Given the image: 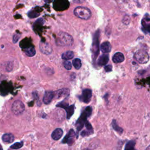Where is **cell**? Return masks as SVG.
I'll return each mask as SVG.
<instances>
[{
  "instance_id": "1",
  "label": "cell",
  "mask_w": 150,
  "mask_h": 150,
  "mask_svg": "<svg viewBox=\"0 0 150 150\" xmlns=\"http://www.w3.org/2000/svg\"><path fill=\"white\" fill-rule=\"evenodd\" d=\"M73 37L64 32H60L56 40V45L60 46H70L73 44Z\"/></svg>"
},
{
  "instance_id": "2",
  "label": "cell",
  "mask_w": 150,
  "mask_h": 150,
  "mask_svg": "<svg viewBox=\"0 0 150 150\" xmlns=\"http://www.w3.org/2000/svg\"><path fill=\"white\" fill-rule=\"evenodd\" d=\"M74 14L78 18L84 20L90 19L92 16V12L90 10L85 7H77L74 9Z\"/></svg>"
},
{
  "instance_id": "3",
  "label": "cell",
  "mask_w": 150,
  "mask_h": 150,
  "mask_svg": "<svg viewBox=\"0 0 150 150\" xmlns=\"http://www.w3.org/2000/svg\"><path fill=\"white\" fill-rule=\"evenodd\" d=\"M92 108L91 107H87L83 113L82 114L79 119L77 121L76 123V127L78 131H80L83 127L84 124L86 121L87 118L90 116L92 114Z\"/></svg>"
},
{
  "instance_id": "4",
  "label": "cell",
  "mask_w": 150,
  "mask_h": 150,
  "mask_svg": "<svg viewBox=\"0 0 150 150\" xmlns=\"http://www.w3.org/2000/svg\"><path fill=\"white\" fill-rule=\"evenodd\" d=\"M134 59L141 64H145L149 61V56L147 52L139 51L135 54Z\"/></svg>"
},
{
  "instance_id": "5",
  "label": "cell",
  "mask_w": 150,
  "mask_h": 150,
  "mask_svg": "<svg viewBox=\"0 0 150 150\" xmlns=\"http://www.w3.org/2000/svg\"><path fill=\"white\" fill-rule=\"evenodd\" d=\"M25 105L20 100L14 102L12 105V111L16 116L21 115L25 110Z\"/></svg>"
},
{
  "instance_id": "6",
  "label": "cell",
  "mask_w": 150,
  "mask_h": 150,
  "mask_svg": "<svg viewBox=\"0 0 150 150\" xmlns=\"http://www.w3.org/2000/svg\"><path fill=\"white\" fill-rule=\"evenodd\" d=\"M92 96V91L90 89H86L82 91V94L80 98L83 102L85 103H88L91 100Z\"/></svg>"
},
{
  "instance_id": "7",
  "label": "cell",
  "mask_w": 150,
  "mask_h": 150,
  "mask_svg": "<svg viewBox=\"0 0 150 150\" xmlns=\"http://www.w3.org/2000/svg\"><path fill=\"white\" fill-rule=\"evenodd\" d=\"M40 49L41 52L45 55H50L52 52V48L48 43L41 42L40 44Z\"/></svg>"
},
{
  "instance_id": "8",
  "label": "cell",
  "mask_w": 150,
  "mask_h": 150,
  "mask_svg": "<svg viewBox=\"0 0 150 150\" xmlns=\"http://www.w3.org/2000/svg\"><path fill=\"white\" fill-rule=\"evenodd\" d=\"M55 96V93L52 91H46L43 98V102L45 104H48L52 102Z\"/></svg>"
},
{
  "instance_id": "9",
  "label": "cell",
  "mask_w": 150,
  "mask_h": 150,
  "mask_svg": "<svg viewBox=\"0 0 150 150\" xmlns=\"http://www.w3.org/2000/svg\"><path fill=\"white\" fill-rule=\"evenodd\" d=\"M112 59L114 63L119 64L121 63V62H123L124 60L125 57L124 54L121 52H117L113 56H112Z\"/></svg>"
},
{
  "instance_id": "10",
  "label": "cell",
  "mask_w": 150,
  "mask_h": 150,
  "mask_svg": "<svg viewBox=\"0 0 150 150\" xmlns=\"http://www.w3.org/2000/svg\"><path fill=\"white\" fill-rule=\"evenodd\" d=\"M15 137L13 134L10 133H7L3 135L2 140L3 142L5 144H9L13 142L14 141Z\"/></svg>"
},
{
  "instance_id": "11",
  "label": "cell",
  "mask_w": 150,
  "mask_h": 150,
  "mask_svg": "<svg viewBox=\"0 0 150 150\" xmlns=\"http://www.w3.org/2000/svg\"><path fill=\"white\" fill-rule=\"evenodd\" d=\"M70 90L68 89H62L57 91L55 94H56L57 98L66 97L69 95Z\"/></svg>"
},
{
  "instance_id": "12",
  "label": "cell",
  "mask_w": 150,
  "mask_h": 150,
  "mask_svg": "<svg viewBox=\"0 0 150 150\" xmlns=\"http://www.w3.org/2000/svg\"><path fill=\"white\" fill-rule=\"evenodd\" d=\"M23 51H24L25 54L28 56H29V57H32L36 54L35 49L32 45L25 47L24 48Z\"/></svg>"
},
{
  "instance_id": "13",
  "label": "cell",
  "mask_w": 150,
  "mask_h": 150,
  "mask_svg": "<svg viewBox=\"0 0 150 150\" xmlns=\"http://www.w3.org/2000/svg\"><path fill=\"white\" fill-rule=\"evenodd\" d=\"M62 135H63V130L61 129L58 128L53 131L52 134V138L54 140H58L61 138Z\"/></svg>"
},
{
  "instance_id": "14",
  "label": "cell",
  "mask_w": 150,
  "mask_h": 150,
  "mask_svg": "<svg viewBox=\"0 0 150 150\" xmlns=\"http://www.w3.org/2000/svg\"><path fill=\"white\" fill-rule=\"evenodd\" d=\"M100 50L103 53H109L111 51V45L108 42H103L100 46Z\"/></svg>"
},
{
  "instance_id": "15",
  "label": "cell",
  "mask_w": 150,
  "mask_h": 150,
  "mask_svg": "<svg viewBox=\"0 0 150 150\" xmlns=\"http://www.w3.org/2000/svg\"><path fill=\"white\" fill-rule=\"evenodd\" d=\"M109 58L107 54H103L99 58L98 60V65L100 66H105L108 62Z\"/></svg>"
},
{
  "instance_id": "16",
  "label": "cell",
  "mask_w": 150,
  "mask_h": 150,
  "mask_svg": "<svg viewBox=\"0 0 150 150\" xmlns=\"http://www.w3.org/2000/svg\"><path fill=\"white\" fill-rule=\"evenodd\" d=\"M75 135V133L73 130H70L69 133L66 135L65 139L63 140V143H69L70 141L72 142V139Z\"/></svg>"
},
{
  "instance_id": "17",
  "label": "cell",
  "mask_w": 150,
  "mask_h": 150,
  "mask_svg": "<svg viewBox=\"0 0 150 150\" xmlns=\"http://www.w3.org/2000/svg\"><path fill=\"white\" fill-rule=\"evenodd\" d=\"M74 56V52L73 51H66L62 54V59L65 60H69L73 59Z\"/></svg>"
},
{
  "instance_id": "18",
  "label": "cell",
  "mask_w": 150,
  "mask_h": 150,
  "mask_svg": "<svg viewBox=\"0 0 150 150\" xmlns=\"http://www.w3.org/2000/svg\"><path fill=\"white\" fill-rule=\"evenodd\" d=\"M67 112V118L68 119H69L73 115V112H74V105H72L70 106H67L65 108Z\"/></svg>"
},
{
  "instance_id": "19",
  "label": "cell",
  "mask_w": 150,
  "mask_h": 150,
  "mask_svg": "<svg viewBox=\"0 0 150 150\" xmlns=\"http://www.w3.org/2000/svg\"><path fill=\"white\" fill-rule=\"evenodd\" d=\"M72 64H73V66L74 67V68L76 69H78V70L80 69V68L82 66L81 60L79 58H76V59H73Z\"/></svg>"
},
{
  "instance_id": "20",
  "label": "cell",
  "mask_w": 150,
  "mask_h": 150,
  "mask_svg": "<svg viewBox=\"0 0 150 150\" xmlns=\"http://www.w3.org/2000/svg\"><path fill=\"white\" fill-rule=\"evenodd\" d=\"M23 142H19V143H16L14 144H13L12 145H11L10 147V148L12 149H19L21 148L22 146H23Z\"/></svg>"
},
{
  "instance_id": "21",
  "label": "cell",
  "mask_w": 150,
  "mask_h": 150,
  "mask_svg": "<svg viewBox=\"0 0 150 150\" xmlns=\"http://www.w3.org/2000/svg\"><path fill=\"white\" fill-rule=\"evenodd\" d=\"M134 145H135V142L131 141H129L127 143L126 147H125V149H133L134 148Z\"/></svg>"
},
{
  "instance_id": "22",
  "label": "cell",
  "mask_w": 150,
  "mask_h": 150,
  "mask_svg": "<svg viewBox=\"0 0 150 150\" xmlns=\"http://www.w3.org/2000/svg\"><path fill=\"white\" fill-rule=\"evenodd\" d=\"M39 15L40 14L38 13H37L36 11H31L28 12V17L31 18H33L38 17Z\"/></svg>"
},
{
  "instance_id": "23",
  "label": "cell",
  "mask_w": 150,
  "mask_h": 150,
  "mask_svg": "<svg viewBox=\"0 0 150 150\" xmlns=\"http://www.w3.org/2000/svg\"><path fill=\"white\" fill-rule=\"evenodd\" d=\"M64 66L65 68L67 70H70L72 68V64L68 60H66L64 62Z\"/></svg>"
},
{
  "instance_id": "24",
  "label": "cell",
  "mask_w": 150,
  "mask_h": 150,
  "mask_svg": "<svg viewBox=\"0 0 150 150\" xmlns=\"http://www.w3.org/2000/svg\"><path fill=\"white\" fill-rule=\"evenodd\" d=\"M130 17L128 16V15H126L125 16L124 18H123V22L124 23V24H129V22H130Z\"/></svg>"
},
{
  "instance_id": "25",
  "label": "cell",
  "mask_w": 150,
  "mask_h": 150,
  "mask_svg": "<svg viewBox=\"0 0 150 150\" xmlns=\"http://www.w3.org/2000/svg\"><path fill=\"white\" fill-rule=\"evenodd\" d=\"M19 38H20V36H19V35H18V34L14 35V36H13V42H14V44L17 43V42L18 41V40H19Z\"/></svg>"
},
{
  "instance_id": "26",
  "label": "cell",
  "mask_w": 150,
  "mask_h": 150,
  "mask_svg": "<svg viewBox=\"0 0 150 150\" xmlns=\"http://www.w3.org/2000/svg\"><path fill=\"white\" fill-rule=\"evenodd\" d=\"M104 69L106 70V72H111L112 70V66L111 65H107L105 66Z\"/></svg>"
},
{
  "instance_id": "27",
  "label": "cell",
  "mask_w": 150,
  "mask_h": 150,
  "mask_svg": "<svg viewBox=\"0 0 150 150\" xmlns=\"http://www.w3.org/2000/svg\"><path fill=\"white\" fill-rule=\"evenodd\" d=\"M85 0H74V2L75 3H78V4H81L83 3Z\"/></svg>"
},
{
  "instance_id": "28",
  "label": "cell",
  "mask_w": 150,
  "mask_h": 150,
  "mask_svg": "<svg viewBox=\"0 0 150 150\" xmlns=\"http://www.w3.org/2000/svg\"><path fill=\"white\" fill-rule=\"evenodd\" d=\"M44 1L46 3H51L53 1V0H44Z\"/></svg>"
},
{
  "instance_id": "29",
  "label": "cell",
  "mask_w": 150,
  "mask_h": 150,
  "mask_svg": "<svg viewBox=\"0 0 150 150\" xmlns=\"http://www.w3.org/2000/svg\"><path fill=\"white\" fill-rule=\"evenodd\" d=\"M147 149H150V145L147 148Z\"/></svg>"
},
{
  "instance_id": "30",
  "label": "cell",
  "mask_w": 150,
  "mask_h": 150,
  "mask_svg": "<svg viewBox=\"0 0 150 150\" xmlns=\"http://www.w3.org/2000/svg\"><path fill=\"white\" fill-rule=\"evenodd\" d=\"M2 149V148H1V147H0V149Z\"/></svg>"
}]
</instances>
